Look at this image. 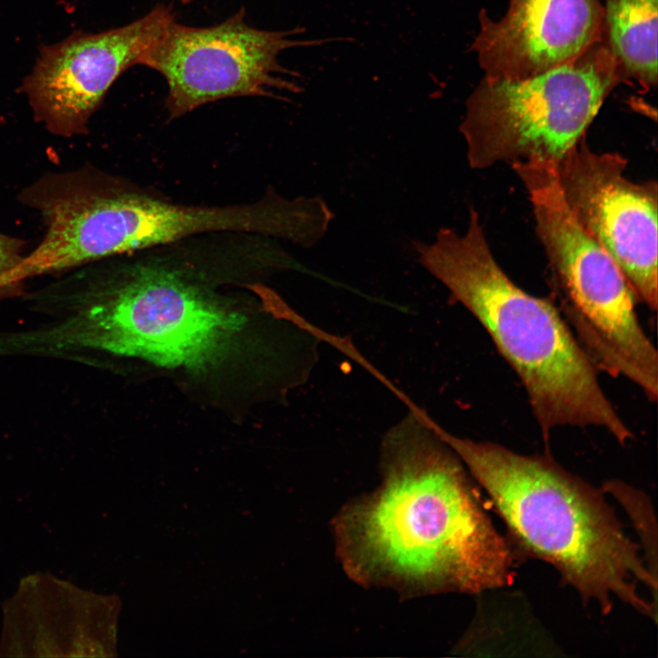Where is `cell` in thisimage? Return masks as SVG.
Instances as JSON below:
<instances>
[{
    "instance_id": "cell-2",
    "label": "cell",
    "mask_w": 658,
    "mask_h": 658,
    "mask_svg": "<svg viewBox=\"0 0 658 658\" xmlns=\"http://www.w3.org/2000/svg\"><path fill=\"white\" fill-rule=\"evenodd\" d=\"M185 272L107 259L43 286L42 335L50 350L144 362L198 384L260 383L268 376V318L281 311L225 297Z\"/></svg>"
},
{
    "instance_id": "cell-6",
    "label": "cell",
    "mask_w": 658,
    "mask_h": 658,
    "mask_svg": "<svg viewBox=\"0 0 658 658\" xmlns=\"http://www.w3.org/2000/svg\"><path fill=\"white\" fill-rule=\"evenodd\" d=\"M557 164L539 158L512 163L529 194L554 273L557 308L598 370L649 390L658 380V356L638 318L637 299L613 259L569 209Z\"/></svg>"
},
{
    "instance_id": "cell-9",
    "label": "cell",
    "mask_w": 658,
    "mask_h": 658,
    "mask_svg": "<svg viewBox=\"0 0 658 658\" xmlns=\"http://www.w3.org/2000/svg\"><path fill=\"white\" fill-rule=\"evenodd\" d=\"M175 19L173 8L159 4L127 25L99 32L77 29L42 44L17 87L35 121L62 138L87 134L113 83L142 64Z\"/></svg>"
},
{
    "instance_id": "cell-7",
    "label": "cell",
    "mask_w": 658,
    "mask_h": 658,
    "mask_svg": "<svg viewBox=\"0 0 658 658\" xmlns=\"http://www.w3.org/2000/svg\"><path fill=\"white\" fill-rule=\"evenodd\" d=\"M621 83L601 41L576 58L521 80L483 77L460 126L473 169L530 158L559 163L584 138Z\"/></svg>"
},
{
    "instance_id": "cell-1",
    "label": "cell",
    "mask_w": 658,
    "mask_h": 658,
    "mask_svg": "<svg viewBox=\"0 0 658 658\" xmlns=\"http://www.w3.org/2000/svg\"><path fill=\"white\" fill-rule=\"evenodd\" d=\"M384 436L381 483L334 519L336 551L364 586L402 595L479 593L507 585L514 553L485 513L464 464L404 399Z\"/></svg>"
},
{
    "instance_id": "cell-11",
    "label": "cell",
    "mask_w": 658,
    "mask_h": 658,
    "mask_svg": "<svg viewBox=\"0 0 658 658\" xmlns=\"http://www.w3.org/2000/svg\"><path fill=\"white\" fill-rule=\"evenodd\" d=\"M119 608L113 596L30 573L2 605L0 657L113 656Z\"/></svg>"
},
{
    "instance_id": "cell-12",
    "label": "cell",
    "mask_w": 658,
    "mask_h": 658,
    "mask_svg": "<svg viewBox=\"0 0 658 658\" xmlns=\"http://www.w3.org/2000/svg\"><path fill=\"white\" fill-rule=\"evenodd\" d=\"M471 49L484 76L521 80L572 60L600 41V0H508L494 20L482 8Z\"/></svg>"
},
{
    "instance_id": "cell-3",
    "label": "cell",
    "mask_w": 658,
    "mask_h": 658,
    "mask_svg": "<svg viewBox=\"0 0 658 658\" xmlns=\"http://www.w3.org/2000/svg\"><path fill=\"white\" fill-rule=\"evenodd\" d=\"M428 422L487 492L517 547L554 566L564 584L603 614L617 599L656 621L657 578L602 490L548 453L520 454Z\"/></svg>"
},
{
    "instance_id": "cell-16",
    "label": "cell",
    "mask_w": 658,
    "mask_h": 658,
    "mask_svg": "<svg viewBox=\"0 0 658 658\" xmlns=\"http://www.w3.org/2000/svg\"><path fill=\"white\" fill-rule=\"evenodd\" d=\"M193 1H194V0H180V2L183 3V4H188V3H191V2H193Z\"/></svg>"
},
{
    "instance_id": "cell-15",
    "label": "cell",
    "mask_w": 658,
    "mask_h": 658,
    "mask_svg": "<svg viewBox=\"0 0 658 658\" xmlns=\"http://www.w3.org/2000/svg\"><path fill=\"white\" fill-rule=\"evenodd\" d=\"M27 251L26 240L0 232V302L27 292L21 267Z\"/></svg>"
},
{
    "instance_id": "cell-5",
    "label": "cell",
    "mask_w": 658,
    "mask_h": 658,
    "mask_svg": "<svg viewBox=\"0 0 658 658\" xmlns=\"http://www.w3.org/2000/svg\"><path fill=\"white\" fill-rule=\"evenodd\" d=\"M23 203L39 215L44 227L28 255L38 275H58L206 232H251L295 241L304 225L297 199L270 196L229 207L173 204L90 164L44 173L26 187Z\"/></svg>"
},
{
    "instance_id": "cell-4",
    "label": "cell",
    "mask_w": 658,
    "mask_h": 658,
    "mask_svg": "<svg viewBox=\"0 0 658 658\" xmlns=\"http://www.w3.org/2000/svg\"><path fill=\"white\" fill-rule=\"evenodd\" d=\"M413 248L517 375L545 439L563 427L599 428L620 444L633 438L557 306L522 290L496 262L473 207L464 234L441 228L434 242Z\"/></svg>"
},
{
    "instance_id": "cell-8",
    "label": "cell",
    "mask_w": 658,
    "mask_h": 658,
    "mask_svg": "<svg viewBox=\"0 0 658 658\" xmlns=\"http://www.w3.org/2000/svg\"><path fill=\"white\" fill-rule=\"evenodd\" d=\"M302 32L300 27L271 31L250 27L243 7L211 27H188L175 19L141 65L164 78L168 117L176 119L225 98L301 92L302 87L291 80L300 75L284 68L279 55L330 41L295 38Z\"/></svg>"
},
{
    "instance_id": "cell-14",
    "label": "cell",
    "mask_w": 658,
    "mask_h": 658,
    "mask_svg": "<svg viewBox=\"0 0 658 658\" xmlns=\"http://www.w3.org/2000/svg\"><path fill=\"white\" fill-rule=\"evenodd\" d=\"M601 490L611 494L628 514L639 536L644 562L657 578V525L651 499L642 491L617 480L604 483Z\"/></svg>"
},
{
    "instance_id": "cell-10",
    "label": "cell",
    "mask_w": 658,
    "mask_h": 658,
    "mask_svg": "<svg viewBox=\"0 0 658 658\" xmlns=\"http://www.w3.org/2000/svg\"><path fill=\"white\" fill-rule=\"evenodd\" d=\"M626 159L584 138L558 163L559 184L580 226L609 253L637 300L657 308V185L624 175Z\"/></svg>"
},
{
    "instance_id": "cell-13",
    "label": "cell",
    "mask_w": 658,
    "mask_h": 658,
    "mask_svg": "<svg viewBox=\"0 0 658 658\" xmlns=\"http://www.w3.org/2000/svg\"><path fill=\"white\" fill-rule=\"evenodd\" d=\"M600 41L621 82L646 90L657 84L658 0H604Z\"/></svg>"
}]
</instances>
